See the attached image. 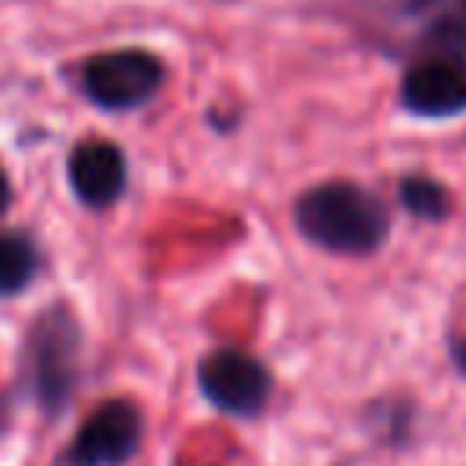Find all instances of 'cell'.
<instances>
[{
	"mask_svg": "<svg viewBox=\"0 0 466 466\" xmlns=\"http://www.w3.org/2000/svg\"><path fill=\"white\" fill-rule=\"evenodd\" d=\"M7 204H11V182H7V175H4V167H0V215L7 211Z\"/></svg>",
	"mask_w": 466,
	"mask_h": 466,
	"instance_id": "cell-10",
	"label": "cell"
},
{
	"mask_svg": "<svg viewBox=\"0 0 466 466\" xmlns=\"http://www.w3.org/2000/svg\"><path fill=\"white\" fill-rule=\"evenodd\" d=\"M400 106L419 116H455L466 109V66L422 58L400 80Z\"/></svg>",
	"mask_w": 466,
	"mask_h": 466,
	"instance_id": "cell-6",
	"label": "cell"
},
{
	"mask_svg": "<svg viewBox=\"0 0 466 466\" xmlns=\"http://www.w3.org/2000/svg\"><path fill=\"white\" fill-rule=\"evenodd\" d=\"M400 204L419 215V218H444L451 211V197L441 182L426 178V175H415V178H404L400 182Z\"/></svg>",
	"mask_w": 466,
	"mask_h": 466,
	"instance_id": "cell-9",
	"label": "cell"
},
{
	"mask_svg": "<svg viewBox=\"0 0 466 466\" xmlns=\"http://www.w3.org/2000/svg\"><path fill=\"white\" fill-rule=\"evenodd\" d=\"M84 91L102 109H135L149 102L164 84V62L153 51H102L95 55L84 73Z\"/></svg>",
	"mask_w": 466,
	"mask_h": 466,
	"instance_id": "cell-3",
	"label": "cell"
},
{
	"mask_svg": "<svg viewBox=\"0 0 466 466\" xmlns=\"http://www.w3.org/2000/svg\"><path fill=\"white\" fill-rule=\"evenodd\" d=\"M455 357H459V368H462V371H466V342H462V346H459V353H455Z\"/></svg>",
	"mask_w": 466,
	"mask_h": 466,
	"instance_id": "cell-11",
	"label": "cell"
},
{
	"mask_svg": "<svg viewBox=\"0 0 466 466\" xmlns=\"http://www.w3.org/2000/svg\"><path fill=\"white\" fill-rule=\"evenodd\" d=\"M295 222L306 240L342 255H368L390 233L386 204L353 182H324L306 189L295 204Z\"/></svg>",
	"mask_w": 466,
	"mask_h": 466,
	"instance_id": "cell-1",
	"label": "cell"
},
{
	"mask_svg": "<svg viewBox=\"0 0 466 466\" xmlns=\"http://www.w3.org/2000/svg\"><path fill=\"white\" fill-rule=\"evenodd\" d=\"M124 182H127V160L113 142L91 138V142L73 149V157H69V186L87 208L113 204L124 193Z\"/></svg>",
	"mask_w": 466,
	"mask_h": 466,
	"instance_id": "cell-7",
	"label": "cell"
},
{
	"mask_svg": "<svg viewBox=\"0 0 466 466\" xmlns=\"http://www.w3.org/2000/svg\"><path fill=\"white\" fill-rule=\"evenodd\" d=\"M36 244L22 233H0V295L22 291L36 277Z\"/></svg>",
	"mask_w": 466,
	"mask_h": 466,
	"instance_id": "cell-8",
	"label": "cell"
},
{
	"mask_svg": "<svg viewBox=\"0 0 466 466\" xmlns=\"http://www.w3.org/2000/svg\"><path fill=\"white\" fill-rule=\"evenodd\" d=\"M76 364H80V324L66 306L44 309L25 339V386L36 397V404L55 415L73 382H76Z\"/></svg>",
	"mask_w": 466,
	"mask_h": 466,
	"instance_id": "cell-2",
	"label": "cell"
},
{
	"mask_svg": "<svg viewBox=\"0 0 466 466\" xmlns=\"http://www.w3.org/2000/svg\"><path fill=\"white\" fill-rule=\"evenodd\" d=\"M142 444V415L131 400L98 404L69 441L62 466H124Z\"/></svg>",
	"mask_w": 466,
	"mask_h": 466,
	"instance_id": "cell-4",
	"label": "cell"
},
{
	"mask_svg": "<svg viewBox=\"0 0 466 466\" xmlns=\"http://www.w3.org/2000/svg\"><path fill=\"white\" fill-rule=\"evenodd\" d=\"M197 382H200V393L226 415H258L269 400V371L251 357V353H240V350H215L200 360L197 368Z\"/></svg>",
	"mask_w": 466,
	"mask_h": 466,
	"instance_id": "cell-5",
	"label": "cell"
}]
</instances>
